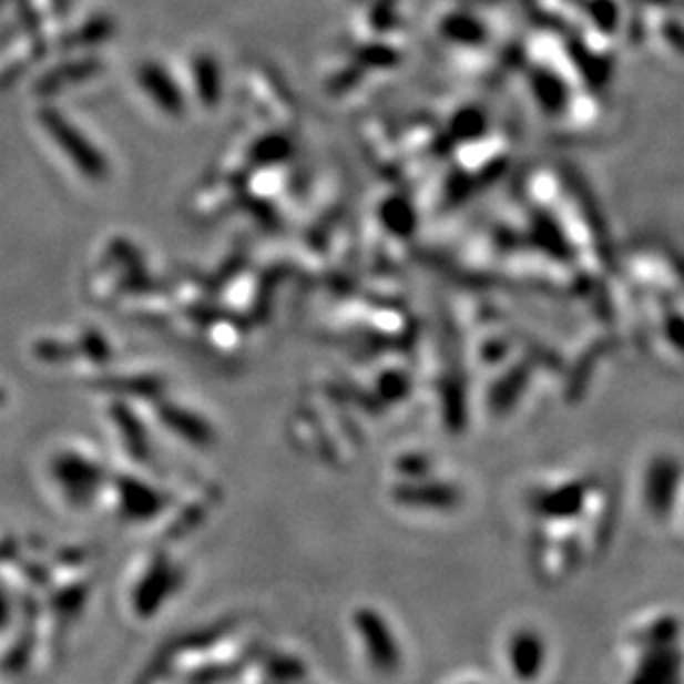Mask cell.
Wrapping results in <instances>:
<instances>
[{
	"label": "cell",
	"instance_id": "obj_8",
	"mask_svg": "<svg viewBox=\"0 0 684 684\" xmlns=\"http://www.w3.org/2000/svg\"><path fill=\"white\" fill-rule=\"evenodd\" d=\"M121 507L123 513L134 520H150L163 509V502L161 496L154 493L150 487L132 484V480H127L121 489Z\"/></svg>",
	"mask_w": 684,
	"mask_h": 684
},
{
	"label": "cell",
	"instance_id": "obj_1",
	"mask_svg": "<svg viewBox=\"0 0 684 684\" xmlns=\"http://www.w3.org/2000/svg\"><path fill=\"white\" fill-rule=\"evenodd\" d=\"M637 662L626 684H682L684 651L680 646V622L662 615L633 635Z\"/></svg>",
	"mask_w": 684,
	"mask_h": 684
},
{
	"label": "cell",
	"instance_id": "obj_4",
	"mask_svg": "<svg viewBox=\"0 0 684 684\" xmlns=\"http://www.w3.org/2000/svg\"><path fill=\"white\" fill-rule=\"evenodd\" d=\"M178 580H181V573L170 560L161 558L152 562L134 591L136 613L141 617L154 615L161 609V604H165L167 598L176 591Z\"/></svg>",
	"mask_w": 684,
	"mask_h": 684
},
{
	"label": "cell",
	"instance_id": "obj_6",
	"mask_svg": "<svg viewBox=\"0 0 684 684\" xmlns=\"http://www.w3.org/2000/svg\"><path fill=\"white\" fill-rule=\"evenodd\" d=\"M589 484L584 482H569L562 487H547L538 489L529 498V507L535 515L544 520H566L582 511Z\"/></svg>",
	"mask_w": 684,
	"mask_h": 684
},
{
	"label": "cell",
	"instance_id": "obj_3",
	"mask_svg": "<svg viewBox=\"0 0 684 684\" xmlns=\"http://www.w3.org/2000/svg\"><path fill=\"white\" fill-rule=\"evenodd\" d=\"M682 484V464L668 456H655L644 473V504L651 515L666 518L677 500Z\"/></svg>",
	"mask_w": 684,
	"mask_h": 684
},
{
	"label": "cell",
	"instance_id": "obj_7",
	"mask_svg": "<svg viewBox=\"0 0 684 684\" xmlns=\"http://www.w3.org/2000/svg\"><path fill=\"white\" fill-rule=\"evenodd\" d=\"M396 500L422 511H451L460 504V491L447 482H411L396 491Z\"/></svg>",
	"mask_w": 684,
	"mask_h": 684
},
{
	"label": "cell",
	"instance_id": "obj_2",
	"mask_svg": "<svg viewBox=\"0 0 684 684\" xmlns=\"http://www.w3.org/2000/svg\"><path fill=\"white\" fill-rule=\"evenodd\" d=\"M354 626L363 640L369 664L385 675L396 673L402 664V649L387 617L371 606H360L354 613Z\"/></svg>",
	"mask_w": 684,
	"mask_h": 684
},
{
	"label": "cell",
	"instance_id": "obj_9",
	"mask_svg": "<svg viewBox=\"0 0 684 684\" xmlns=\"http://www.w3.org/2000/svg\"><path fill=\"white\" fill-rule=\"evenodd\" d=\"M467 684H478V682H467Z\"/></svg>",
	"mask_w": 684,
	"mask_h": 684
},
{
	"label": "cell",
	"instance_id": "obj_5",
	"mask_svg": "<svg viewBox=\"0 0 684 684\" xmlns=\"http://www.w3.org/2000/svg\"><path fill=\"white\" fill-rule=\"evenodd\" d=\"M509 666L520 682H533L540 677L547 664V644L540 631L535 629H518L513 631L509 646H507Z\"/></svg>",
	"mask_w": 684,
	"mask_h": 684
}]
</instances>
